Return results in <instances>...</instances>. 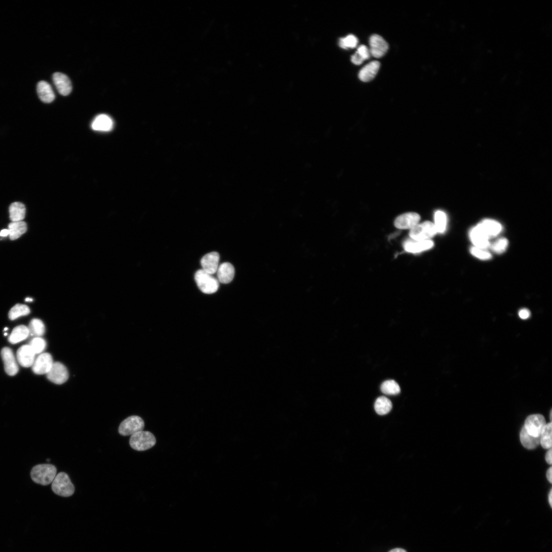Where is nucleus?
<instances>
[{
	"mask_svg": "<svg viewBox=\"0 0 552 552\" xmlns=\"http://www.w3.org/2000/svg\"><path fill=\"white\" fill-rule=\"evenodd\" d=\"M32 480L36 483L46 486L53 483L57 475L56 467L50 464L37 465L31 472Z\"/></svg>",
	"mask_w": 552,
	"mask_h": 552,
	"instance_id": "1",
	"label": "nucleus"
},
{
	"mask_svg": "<svg viewBox=\"0 0 552 552\" xmlns=\"http://www.w3.org/2000/svg\"><path fill=\"white\" fill-rule=\"evenodd\" d=\"M52 489L56 494L63 497L71 496L75 491L74 486L69 476L64 472L56 476L52 483Z\"/></svg>",
	"mask_w": 552,
	"mask_h": 552,
	"instance_id": "2",
	"label": "nucleus"
},
{
	"mask_svg": "<svg viewBox=\"0 0 552 552\" xmlns=\"http://www.w3.org/2000/svg\"><path fill=\"white\" fill-rule=\"evenodd\" d=\"M156 443L155 436L148 431H142L131 436L130 444L137 451H145L154 447Z\"/></svg>",
	"mask_w": 552,
	"mask_h": 552,
	"instance_id": "3",
	"label": "nucleus"
},
{
	"mask_svg": "<svg viewBox=\"0 0 552 552\" xmlns=\"http://www.w3.org/2000/svg\"><path fill=\"white\" fill-rule=\"evenodd\" d=\"M195 280L199 289L205 293H214L219 289L218 280L203 270H199L196 272Z\"/></svg>",
	"mask_w": 552,
	"mask_h": 552,
	"instance_id": "4",
	"label": "nucleus"
},
{
	"mask_svg": "<svg viewBox=\"0 0 552 552\" xmlns=\"http://www.w3.org/2000/svg\"><path fill=\"white\" fill-rule=\"evenodd\" d=\"M145 424L139 416H132L126 418L120 424L118 432L123 436H132L143 431Z\"/></svg>",
	"mask_w": 552,
	"mask_h": 552,
	"instance_id": "5",
	"label": "nucleus"
},
{
	"mask_svg": "<svg viewBox=\"0 0 552 552\" xmlns=\"http://www.w3.org/2000/svg\"><path fill=\"white\" fill-rule=\"evenodd\" d=\"M437 233L434 223L427 221L421 224H418L411 229L410 236L416 241L430 240Z\"/></svg>",
	"mask_w": 552,
	"mask_h": 552,
	"instance_id": "6",
	"label": "nucleus"
},
{
	"mask_svg": "<svg viewBox=\"0 0 552 552\" xmlns=\"http://www.w3.org/2000/svg\"><path fill=\"white\" fill-rule=\"evenodd\" d=\"M546 424L545 418L542 415L533 414L527 418L524 427L531 436L540 437Z\"/></svg>",
	"mask_w": 552,
	"mask_h": 552,
	"instance_id": "7",
	"label": "nucleus"
},
{
	"mask_svg": "<svg viewBox=\"0 0 552 552\" xmlns=\"http://www.w3.org/2000/svg\"><path fill=\"white\" fill-rule=\"evenodd\" d=\"M369 44L370 54L376 58L384 57L389 49L388 42L383 37L377 34H374L370 37Z\"/></svg>",
	"mask_w": 552,
	"mask_h": 552,
	"instance_id": "8",
	"label": "nucleus"
},
{
	"mask_svg": "<svg viewBox=\"0 0 552 552\" xmlns=\"http://www.w3.org/2000/svg\"><path fill=\"white\" fill-rule=\"evenodd\" d=\"M54 364L52 356L48 353L41 354L35 359L32 369L37 375L47 374Z\"/></svg>",
	"mask_w": 552,
	"mask_h": 552,
	"instance_id": "9",
	"label": "nucleus"
},
{
	"mask_svg": "<svg viewBox=\"0 0 552 552\" xmlns=\"http://www.w3.org/2000/svg\"><path fill=\"white\" fill-rule=\"evenodd\" d=\"M47 377L53 383L62 385L68 379L69 372L65 365L61 363L56 362L47 374Z\"/></svg>",
	"mask_w": 552,
	"mask_h": 552,
	"instance_id": "10",
	"label": "nucleus"
},
{
	"mask_svg": "<svg viewBox=\"0 0 552 552\" xmlns=\"http://www.w3.org/2000/svg\"><path fill=\"white\" fill-rule=\"evenodd\" d=\"M420 220V216L415 212H408L398 217L395 222V226L399 229H412L417 225Z\"/></svg>",
	"mask_w": 552,
	"mask_h": 552,
	"instance_id": "11",
	"label": "nucleus"
},
{
	"mask_svg": "<svg viewBox=\"0 0 552 552\" xmlns=\"http://www.w3.org/2000/svg\"><path fill=\"white\" fill-rule=\"evenodd\" d=\"M220 262V255L217 252L208 253L202 258L200 264L203 270L210 275L217 272Z\"/></svg>",
	"mask_w": 552,
	"mask_h": 552,
	"instance_id": "12",
	"label": "nucleus"
},
{
	"mask_svg": "<svg viewBox=\"0 0 552 552\" xmlns=\"http://www.w3.org/2000/svg\"><path fill=\"white\" fill-rule=\"evenodd\" d=\"M2 357L4 363L7 373L15 376L19 371V367L13 350L9 348H4L2 350Z\"/></svg>",
	"mask_w": 552,
	"mask_h": 552,
	"instance_id": "13",
	"label": "nucleus"
},
{
	"mask_svg": "<svg viewBox=\"0 0 552 552\" xmlns=\"http://www.w3.org/2000/svg\"><path fill=\"white\" fill-rule=\"evenodd\" d=\"M53 81L59 92L63 96L70 94L72 90L71 82L65 74L57 72L53 75Z\"/></svg>",
	"mask_w": 552,
	"mask_h": 552,
	"instance_id": "14",
	"label": "nucleus"
},
{
	"mask_svg": "<svg viewBox=\"0 0 552 552\" xmlns=\"http://www.w3.org/2000/svg\"><path fill=\"white\" fill-rule=\"evenodd\" d=\"M469 235L470 239L474 246L484 249H486L490 246L489 239L478 226L471 230Z\"/></svg>",
	"mask_w": 552,
	"mask_h": 552,
	"instance_id": "15",
	"label": "nucleus"
},
{
	"mask_svg": "<svg viewBox=\"0 0 552 552\" xmlns=\"http://www.w3.org/2000/svg\"><path fill=\"white\" fill-rule=\"evenodd\" d=\"M35 354L29 345L21 347L17 353V358L19 363L23 367H31L35 361Z\"/></svg>",
	"mask_w": 552,
	"mask_h": 552,
	"instance_id": "16",
	"label": "nucleus"
},
{
	"mask_svg": "<svg viewBox=\"0 0 552 552\" xmlns=\"http://www.w3.org/2000/svg\"><path fill=\"white\" fill-rule=\"evenodd\" d=\"M434 242L431 240L416 241L413 239L406 241L404 244L406 251L412 253H418L432 248Z\"/></svg>",
	"mask_w": 552,
	"mask_h": 552,
	"instance_id": "17",
	"label": "nucleus"
},
{
	"mask_svg": "<svg viewBox=\"0 0 552 552\" xmlns=\"http://www.w3.org/2000/svg\"><path fill=\"white\" fill-rule=\"evenodd\" d=\"M37 92L40 101L44 103L49 104L55 99V94L51 85L45 81L38 83Z\"/></svg>",
	"mask_w": 552,
	"mask_h": 552,
	"instance_id": "18",
	"label": "nucleus"
},
{
	"mask_svg": "<svg viewBox=\"0 0 552 552\" xmlns=\"http://www.w3.org/2000/svg\"><path fill=\"white\" fill-rule=\"evenodd\" d=\"M91 127L92 129L95 131L109 132L113 128L114 122L110 116L101 114L94 119Z\"/></svg>",
	"mask_w": 552,
	"mask_h": 552,
	"instance_id": "19",
	"label": "nucleus"
},
{
	"mask_svg": "<svg viewBox=\"0 0 552 552\" xmlns=\"http://www.w3.org/2000/svg\"><path fill=\"white\" fill-rule=\"evenodd\" d=\"M477 226L489 239L497 236L502 230L498 222L490 219L483 220Z\"/></svg>",
	"mask_w": 552,
	"mask_h": 552,
	"instance_id": "20",
	"label": "nucleus"
},
{
	"mask_svg": "<svg viewBox=\"0 0 552 552\" xmlns=\"http://www.w3.org/2000/svg\"><path fill=\"white\" fill-rule=\"evenodd\" d=\"M217 274L219 282L223 284H228L230 283L234 277L235 269L231 264L225 263L219 267Z\"/></svg>",
	"mask_w": 552,
	"mask_h": 552,
	"instance_id": "21",
	"label": "nucleus"
},
{
	"mask_svg": "<svg viewBox=\"0 0 552 552\" xmlns=\"http://www.w3.org/2000/svg\"><path fill=\"white\" fill-rule=\"evenodd\" d=\"M380 64L378 61H373L366 65L359 74L360 79L363 82L372 80L377 74Z\"/></svg>",
	"mask_w": 552,
	"mask_h": 552,
	"instance_id": "22",
	"label": "nucleus"
},
{
	"mask_svg": "<svg viewBox=\"0 0 552 552\" xmlns=\"http://www.w3.org/2000/svg\"><path fill=\"white\" fill-rule=\"evenodd\" d=\"M10 217L12 222H21L24 220L26 215L25 205L20 202H15L10 207Z\"/></svg>",
	"mask_w": 552,
	"mask_h": 552,
	"instance_id": "23",
	"label": "nucleus"
},
{
	"mask_svg": "<svg viewBox=\"0 0 552 552\" xmlns=\"http://www.w3.org/2000/svg\"><path fill=\"white\" fill-rule=\"evenodd\" d=\"M30 335L27 327L20 325L16 327L9 337V341L13 344H17L26 339Z\"/></svg>",
	"mask_w": 552,
	"mask_h": 552,
	"instance_id": "24",
	"label": "nucleus"
},
{
	"mask_svg": "<svg viewBox=\"0 0 552 552\" xmlns=\"http://www.w3.org/2000/svg\"><path fill=\"white\" fill-rule=\"evenodd\" d=\"M521 443L528 449L536 448L540 444V437H535L530 435L523 427L520 432Z\"/></svg>",
	"mask_w": 552,
	"mask_h": 552,
	"instance_id": "25",
	"label": "nucleus"
},
{
	"mask_svg": "<svg viewBox=\"0 0 552 552\" xmlns=\"http://www.w3.org/2000/svg\"><path fill=\"white\" fill-rule=\"evenodd\" d=\"M9 230L10 239L15 240L26 232L27 226L26 223L23 221L12 222L9 225Z\"/></svg>",
	"mask_w": 552,
	"mask_h": 552,
	"instance_id": "26",
	"label": "nucleus"
},
{
	"mask_svg": "<svg viewBox=\"0 0 552 552\" xmlns=\"http://www.w3.org/2000/svg\"><path fill=\"white\" fill-rule=\"evenodd\" d=\"M376 412L379 415H385L389 413L392 409L391 400L386 397H378L374 405Z\"/></svg>",
	"mask_w": 552,
	"mask_h": 552,
	"instance_id": "27",
	"label": "nucleus"
},
{
	"mask_svg": "<svg viewBox=\"0 0 552 552\" xmlns=\"http://www.w3.org/2000/svg\"><path fill=\"white\" fill-rule=\"evenodd\" d=\"M28 329L30 335L40 337L45 332V326L43 322L39 319H32L29 323Z\"/></svg>",
	"mask_w": 552,
	"mask_h": 552,
	"instance_id": "28",
	"label": "nucleus"
},
{
	"mask_svg": "<svg viewBox=\"0 0 552 552\" xmlns=\"http://www.w3.org/2000/svg\"><path fill=\"white\" fill-rule=\"evenodd\" d=\"M551 423L546 424L540 436V444L546 449L551 447Z\"/></svg>",
	"mask_w": 552,
	"mask_h": 552,
	"instance_id": "29",
	"label": "nucleus"
},
{
	"mask_svg": "<svg viewBox=\"0 0 552 552\" xmlns=\"http://www.w3.org/2000/svg\"><path fill=\"white\" fill-rule=\"evenodd\" d=\"M382 392L388 395H396L400 393V388L395 380H386L381 386Z\"/></svg>",
	"mask_w": 552,
	"mask_h": 552,
	"instance_id": "30",
	"label": "nucleus"
},
{
	"mask_svg": "<svg viewBox=\"0 0 552 552\" xmlns=\"http://www.w3.org/2000/svg\"><path fill=\"white\" fill-rule=\"evenodd\" d=\"M435 226L437 233H443L446 229L447 216L444 212L438 210L435 214Z\"/></svg>",
	"mask_w": 552,
	"mask_h": 552,
	"instance_id": "31",
	"label": "nucleus"
},
{
	"mask_svg": "<svg viewBox=\"0 0 552 552\" xmlns=\"http://www.w3.org/2000/svg\"><path fill=\"white\" fill-rule=\"evenodd\" d=\"M30 313V310L28 306L17 304L12 308L9 315L11 320H14L20 317L27 316Z\"/></svg>",
	"mask_w": 552,
	"mask_h": 552,
	"instance_id": "32",
	"label": "nucleus"
},
{
	"mask_svg": "<svg viewBox=\"0 0 552 552\" xmlns=\"http://www.w3.org/2000/svg\"><path fill=\"white\" fill-rule=\"evenodd\" d=\"M28 345L35 355H38L45 350L47 344L44 338L35 337L31 339Z\"/></svg>",
	"mask_w": 552,
	"mask_h": 552,
	"instance_id": "33",
	"label": "nucleus"
},
{
	"mask_svg": "<svg viewBox=\"0 0 552 552\" xmlns=\"http://www.w3.org/2000/svg\"><path fill=\"white\" fill-rule=\"evenodd\" d=\"M358 41V39L356 36L350 34L345 38H341L339 39V46L345 49L355 48L357 47Z\"/></svg>",
	"mask_w": 552,
	"mask_h": 552,
	"instance_id": "34",
	"label": "nucleus"
},
{
	"mask_svg": "<svg viewBox=\"0 0 552 552\" xmlns=\"http://www.w3.org/2000/svg\"><path fill=\"white\" fill-rule=\"evenodd\" d=\"M508 246V241L506 238H499L490 245L491 249L497 254H501L505 252Z\"/></svg>",
	"mask_w": 552,
	"mask_h": 552,
	"instance_id": "35",
	"label": "nucleus"
},
{
	"mask_svg": "<svg viewBox=\"0 0 552 552\" xmlns=\"http://www.w3.org/2000/svg\"><path fill=\"white\" fill-rule=\"evenodd\" d=\"M470 251L474 257L483 261H488L491 259V254L485 249L472 246Z\"/></svg>",
	"mask_w": 552,
	"mask_h": 552,
	"instance_id": "36",
	"label": "nucleus"
},
{
	"mask_svg": "<svg viewBox=\"0 0 552 552\" xmlns=\"http://www.w3.org/2000/svg\"><path fill=\"white\" fill-rule=\"evenodd\" d=\"M357 53L364 61L368 60L370 58V54L369 50L365 45H362L360 46L359 47Z\"/></svg>",
	"mask_w": 552,
	"mask_h": 552,
	"instance_id": "37",
	"label": "nucleus"
},
{
	"mask_svg": "<svg viewBox=\"0 0 552 552\" xmlns=\"http://www.w3.org/2000/svg\"><path fill=\"white\" fill-rule=\"evenodd\" d=\"M364 60L359 56V55L356 52V54L352 57V62L353 63L356 65H361Z\"/></svg>",
	"mask_w": 552,
	"mask_h": 552,
	"instance_id": "38",
	"label": "nucleus"
},
{
	"mask_svg": "<svg viewBox=\"0 0 552 552\" xmlns=\"http://www.w3.org/2000/svg\"><path fill=\"white\" fill-rule=\"evenodd\" d=\"M519 315L522 319L525 320L528 319L530 317L531 313L528 310L526 309H523L520 311Z\"/></svg>",
	"mask_w": 552,
	"mask_h": 552,
	"instance_id": "39",
	"label": "nucleus"
},
{
	"mask_svg": "<svg viewBox=\"0 0 552 552\" xmlns=\"http://www.w3.org/2000/svg\"><path fill=\"white\" fill-rule=\"evenodd\" d=\"M545 461L548 464H551V449L550 448L547 451L545 455Z\"/></svg>",
	"mask_w": 552,
	"mask_h": 552,
	"instance_id": "40",
	"label": "nucleus"
},
{
	"mask_svg": "<svg viewBox=\"0 0 552 552\" xmlns=\"http://www.w3.org/2000/svg\"><path fill=\"white\" fill-rule=\"evenodd\" d=\"M551 472H552V468H551V467H550V468H549V469H548V470L547 471L546 475L547 480L550 483H551V482H552V478H551V474H551Z\"/></svg>",
	"mask_w": 552,
	"mask_h": 552,
	"instance_id": "41",
	"label": "nucleus"
},
{
	"mask_svg": "<svg viewBox=\"0 0 552 552\" xmlns=\"http://www.w3.org/2000/svg\"><path fill=\"white\" fill-rule=\"evenodd\" d=\"M10 235V231L9 229H3L0 232V236L5 237Z\"/></svg>",
	"mask_w": 552,
	"mask_h": 552,
	"instance_id": "42",
	"label": "nucleus"
},
{
	"mask_svg": "<svg viewBox=\"0 0 552 552\" xmlns=\"http://www.w3.org/2000/svg\"><path fill=\"white\" fill-rule=\"evenodd\" d=\"M389 552H407V551L404 549L400 548H394V549H393L391 550Z\"/></svg>",
	"mask_w": 552,
	"mask_h": 552,
	"instance_id": "43",
	"label": "nucleus"
},
{
	"mask_svg": "<svg viewBox=\"0 0 552 552\" xmlns=\"http://www.w3.org/2000/svg\"><path fill=\"white\" fill-rule=\"evenodd\" d=\"M551 496H552V490L551 489L550 491H549V493L548 495V501H549V504L550 507H551V503H552V501H551Z\"/></svg>",
	"mask_w": 552,
	"mask_h": 552,
	"instance_id": "44",
	"label": "nucleus"
},
{
	"mask_svg": "<svg viewBox=\"0 0 552 552\" xmlns=\"http://www.w3.org/2000/svg\"><path fill=\"white\" fill-rule=\"evenodd\" d=\"M33 301V300L32 298H27L25 299V302H32Z\"/></svg>",
	"mask_w": 552,
	"mask_h": 552,
	"instance_id": "45",
	"label": "nucleus"
},
{
	"mask_svg": "<svg viewBox=\"0 0 552 552\" xmlns=\"http://www.w3.org/2000/svg\"><path fill=\"white\" fill-rule=\"evenodd\" d=\"M551 411H550V420H551Z\"/></svg>",
	"mask_w": 552,
	"mask_h": 552,
	"instance_id": "46",
	"label": "nucleus"
},
{
	"mask_svg": "<svg viewBox=\"0 0 552 552\" xmlns=\"http://www.w3.org/2000/svg\"><path fill=\"white\" fill-rule=\"evenodd\" d=\"M8 329H9L8 328L6 327V328H5V331H6L8 330Z\"/></svg>",
	"mask_w": 552,
	"mask_h": 552,
	"instance_id": "47",
	"label": "nucleus"
},
{
	"mask_svg": "<svg viewBox=\"0 0 552 552\" xmlns=\"http://www.w3.org/2000/svg\"><path fill=\"white\" fill-rule=\"evenodd\" d=\"M47 462H50V461H51V460H50V459H48V460H47Z\"/></svg>",
	"mask_w": 552,
	"mask_h": 552,
	"instance_id": "48",
	"label": "nucleus"
},
{
	"mask_svg": "<svg viewBox=\"0 0 552 552\" xmlns=\"http://www.w3.org/2000/svg\"><path fill=\"white\" fill-rule=\"evenodd\" d=\"M8 334L7 333H6L5 334V336H7V335Z\"/></svg>",
	"mask_w": 552,
	"mask_h": 552,
	"instance_id": "49",
	"label": "nucleus"
}]
</instances>
